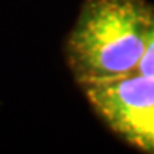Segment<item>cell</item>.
<instances>
[{
  "instance_id": "2",
  "label": "cell",
  "mask_w": 154,
  "mask_h": 154,
  "mask_svg": "<svg viewBox=\"0 0 154 154\" xmlns=\"http://www.w3.org/2000/svg\"><path fill=\"white\" fill-rule=\"evenodd\" d=\"M82 88L93 110L118 137L154 152V77L131 72Z\"/></svg>"
},
{
  "instance_id": "3",
  "label": "cell",
  "mask_w": 154,
  "mask_h": 154,
  "mask_svg": "<svg viewBox=\"0 0 154 154\" xmlns=\"http://www.w3.org/2000/svg\"><path fill=\"white\" fill-rule=\"evenodd\" d=\"M134 72L154 77V10H152V14L149 19L148 29H146L142 57H140L138 65H137Z\"/></svg>"
},
{
  "instance_id": "1",
  "label": "cell",
  "mask_w": 154,
  "mask_h": 154,
  "mask_svg": "<svg viewBox=\"0 0 154 154\" xmlns=\"http://www.w3.org/2000/svg\"><path fill=\"white\" fill-rule=\"evenodd\" d=\"M145 0H85L66 46L80 85L128 75L143 52L152 14Z\"/></svg>"
}]
</instances>
